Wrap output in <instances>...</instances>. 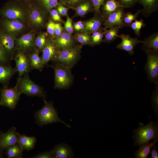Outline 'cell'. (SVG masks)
Wrapping results in <instances>:
<instances>
[{
    "instance_id": "5bb4252c",
    "label": "cell",
    "mask_w": 158,
    "mask_h": 158,
    "mask_svg": "<svg viewBox=\"0 0 158 158\" xmlns=\"http://www.w3.org/2000/svg\"><path fill=\"white\" fill-rule=\"evenodd\" d=\"M118 37L120 38L121 41L117 45L116 48L127 51L131 55L134 53L135 47L142 42V41L139 40L137 38H132L129 35L122 34L118 35Z\"/></svg>"
},
{
    "instance_id": "7c38bea8",
    "label": "cell",
    "mask_w": 158,
    "mask_h": 158,
    "mask_svg": "<svg viewBox=\"0 0 158 158\" xmlns=\"http://www.w3.org/2000/svg\"><path fill=\"white\" fill-rule=\"evenodd\" d=\"M105 20L101 11L95 13V15L90 19L83 22L84 28L83 32L91 34L93 32L102 29V25Z\"/></svg>"
},
{
    "instance_id": "b9f144b4",
    "label": "cell",
    "mask_w": 158,
    "mask_h": 158,
    "mask_svg": "<svg viewBox=\"0 0 158 158\" xmlns=\"http://www.w3.org/2000/svg\"><path fill=\"white\" fill-rule=\"evenodd\" d=\"M125 8L133 7L138 3V0H117Z\"/></svg>"
},
{
    "instance_id": "d4e9b609",
    "label": "cell",
    "mask_w": 158,
    "mask_h": 158,
    "mask_svg": "<svg viewBox=\"0 0 158 158\" xmlns=\"http://www.w3.org/2000/svg\"><path fill=\"white\" fill-rule=\"evenodd\" d=\"M37 142L34 136H28L24 134H20L18 138V143L23 150L28 151L33 150Z\"/></svg>"
},
{
    "instance_id": "f907efd6",
    "label": "cell",
    "mask_w": 158,
    "mask_h": 158,
    "mask_svg": "<svg viewBox=\"0 0 158 158\" xmlns=\"http://www.w3.org/2000/svg\"><path fill=\"white\" fill-rule=\"evenodd\" d=\"M4 151L0 149V158H3L4 157Z\"/></svg>"
},
{
    "instance_id": "603a6c76",
    "label": "cell",
    "mask_w": 158,
    "mask_h": 158,
    "mask_svg": "<svg viewBox=\"0 0 158 158\" xmlns=\"http://www.w3.org/2000/svg\"><path fill=\"white\" fill-rule=\"evenodd\" d=\"M138 3L143 6L141 13L146 17L157 11L158 8V0H138Z\"/></svg>"
},
{
    "instance_id": "7bdbcfd3",
    "label": "cell",
    "mask_w": 158,
    "mask_h": 158,
    "mask_svg": "<svg viewBox=\"0 0 158 158\" xmlns=\"http://www.w3.org/2000/svg\"><path fill=\"white\" fill-rule=\"evenodd\" d=\"M55 23L52 20H49L47 25V32L53 38H55L54 33Z\"/></svg>"
},
{
    "instance_id": "d590c367",
    "label": "cell",
    "mask_w": 158,
    "mask_h": 158,
    "mask_svg": "<svg viewBox=\"0 0 158 158\" xmlns=\"http://www.w3.org/2000/svg\"><path fill=\"white\" fill-rule=\"evenodd\" d=\"M145 24L144 23L143 19L138 20H135L130 24L128 26L135 32V34L138 36H140L141 34L140 30L141 29L145 26Z\"/></svg>"
},
{
    "instance_id": "9c48e42d",
    "label": "cell",
    "mask_w": 158,
    "mask_h": 158,
    "mask_svg": "<svg viewBox=\"0 0 158 158\" xmlns=\"http://www.w3.org/2000/svg\"><path fill=\"white\" fill-rule=\"evenodd\" d=\"M123 7H120L110 14L104 20L103 25L104 29H107L114 26H117L120 28L127 26L123 20L125 13Z\"/></svg>"
},
{
    "instance_id": "f6af8a7d",
    "label": "cell",
    "mask_w": 158,
    "mask_h": 158,
    "mask_svg": "<svg viewBox=\"0 0 158 158\" xmlns=\"http://www.w3.org/2000/svg\"><path fill=\"white\" fill-rule=\"evenodd\" d=\"M56 8V10L60 15L63 16H68V8L64 6L63 4H59Z\"/></svg>"
},
{
    "instance_id": "74e56055",
    "label": "cell",
    "mask_w": 158,
    "mask_h": 158,
    "mask_svg": "<svg viewBox=\"0 0 158 158\" xmlns=\"http://www.w3.org/2000/svg\"><path fill=\"white\" fill-rule=\"evenodd\" d=\"M85 0H61V3L68 8L75 7Z\"/></svg>"
},
{
    "instance_id": "8fae6325",
    "label": "cell",
    "mask_w": 158,
    "mask_h": 158,
    "mask_svg": "<svg viewBox=\"0 0 158 158\" xmlns=\"http://www.w3.org/2000/svg\"><path fill=\"white\" fill-rule=\"evenodd\" d=\"M59 50L56 46L54 40L47 38L46 43L42 51L41 58L44 65L50 61L55 60Z\"/></svg>"
},
{
    "instance_id": "836d02e7",
    "label": "cell",
    "mask_w": 158,
    "mask_h": 158,
    "mask_svg": "<svg viewBox=\"0 0 158 158\" xmlns=\"http://www.w3.org/2000/svg\"><path fill=\"white\" fill-rule=\"evenodd\" d=\"M40 4L45 9L50 11L61 3V0H38Z\"/></svg>"
},
{
    "instance_id": "db71d44e",
    "label": "cell",
    "mask_w": 158,
    "mask_h": 158,
    "mask_svg": "<svg viewBox=\"0 0 158 158\" xmlns=\"http://www.w3.org/2000/svg\"><path fill=\"white\" fill-rule=\"evenodd\" d=\"M1 106V104H0V106Z\"/></svg>"
},
{
    "instance_id": "277c9868",
    "label": "cell",
    "mask_w": 158,
    "mask_h": 158,
    "mask_svg": "<svg viewBox=\"0 0 158 158\" xmlns=\"http://www.w3.org/2000/svg\"><path fill=\"white\" fill-rule=\"evenodd\" d=\"M137 130L135 135V145H141L152 139H158V125L150 121L146 126L142 124Z\"/></svg>"
},
{
    "instance_id": "ac0fdd59",
    "label": "cell",
    "mask_w": 158,
    "mask_h": 158,
    "mask_svg": "<svg viewBox=\"0 0 158 158\" xmlns=\"http://www.w3.org/2000/svg\"><path fill=\"white\" fill-rule=\"evenodd\" d=\"M56 44L60 50L74 46V37L66 32H63L61 35L54 40Z\"/></svg>"
},
{
    "instance_id": "4fadbf2b",
    "label": "cell",
    "mask_w": 158,
    "mask_h": 158,
    "mask_svg": "<svg viewBox=\"0 0 158 158\" xmlns=\"http://www.w3.org/2000/svg\"><path fill=\"white\" fill-rule=\"evenodd\" d=\"M2 16L7 20H17L21 21L25 20V15L23 9L15 4L8 5L1 11Z\"/></svg>"
},
{
    "instance_id": "ba28073f",
    "label": "cell",
    "mask_w": 158,
    "mask_h": 158,
    "mask_svg": "<svg viewBox=\"0 0 158 158\" xmlns=\"http://www.w3.org/2000/svg\"><path fill=\"white\" fill-rule=\"evenodd\" d=\"M14 59L16 62L15 68L18 74V78H20L31 69L30 60L25 52L20 50L17 52Z\"/></svg>"
},
{
    "instance_id": "8d00e7d4",
    "label": "cell",
    "mask_w": 158,
    "mask_h": 158,
    "mask_svg": "<svg viewBox=\"0 0 158 158\" xmlns=\"http://www.w3.org/2000/svg\"><path fill=\"white\" fill-rule=\"evenodd\" d=\"M11 57L0 44V65H9Z\"/></svg>"
},
{
    "instance_id": "cb8c5ba5",
    "label": "cell",
    "mask_w": 158,
    "mask_h": 158,
    "mask_svg": "<svg viewBox=\"0 0 158 158\" xmlns=\"http://www.w3.org/2000/svg\"><path fill=\"white\" fill-rule=\"evenodd\" d=\"M39 8L33 7L31 9L29 19L32 24L37 26L42 25L44 23L45 18L44 14Z\"/></svg>"
},
{
    "instance_id": "f1b7e54d",
    "label": "cell",
    "mask_w": 158,
    "mask_h": 158,
    "mask_svg": "<svg viewBox=\"0 0 158 158\" xmlns=\"http://www.w3.org/2000/svg\"><path fill=\"white\" fill-rule=\"evenodd\" d=\"M23 150L18 142L8 147L5 151V154L8 158H22Z\"/></svg>"
},
{
    "instance_id": "f5cc1de1",
    "label": "cell",
    "mask_w": 158,
    "mask_h": 158,
    "mask_svg": "<svg viewBox=\"0 0 158 158\" xmlns=\"http://www.w3.org/2000/svg\"><path fill=\"white\" fill-rule=\"evenodd\" d=\"M2 133L1 132V131H0V137L1 134H2Z\"/></svg>"
},
{
    "instance_id": "44dd1931",
    "label": "cell",
    "mask_w": 158,
    "mask_h": 158,
    "mask_svg": "<svg viewBox=\"0 0 158 158\" xmlns=\"http://www.w3.org/2000/svg\"><path fill=\"white\" fill-rule=\"evenodd\" d=\"M142 49L145 52H158V33H153L142 41Z\"/></svg>"
},
{
    "instance_id": "e575fe53",
    "label": "cell",
    "mask_w": 158,
    "mask_h": 158,
    "mask_svg": "<svg viewBox=\"0 0 158 158\" xmlns=\"http://www.w3.org/2000/svg\"><path fill=\"white\" fill-rule=\"evenodd\" d=\"M142 11V10H139L134 14H133L130 12L125 13L123 18V23L127 26H128L130 24L136 19Z\"/></svg>"
},
{
    "instance_id": "f546056e",
    "label": "cell",
    "mask_w": 158,
    "mask_h": 158,
    "mask_svg": "<svg viewBox=\"0 0 158 158\" xmlns=\"http://www.w3.org/2000/svg\"><path fill=\"white\" fill-rule=\"evenodd\" d=\"M119 28L118 26H115L108 30L105 29L103 41L109 44L115 40L118 37Z\"/></svg>"
},
{
    "instance_id": "1f68e13d",
    "label": "cell",
    "mask_w": 158,
    "mask_h": 158,
    "mask_svg": "<svg viewBox=\"0 0 158 158\" xmlns=\"http://www.w3.org/2000/svg\"><path fill=\"white\" fill-rule=\"evenodd\" d=\"M73 37L82 45L89 44L91 40L90 34L85 32H77Z\"/></svg>"
},
{
    "instance_id": "4dcf8cb0",
    "label": "cell",
    "mask_w": 158,
    "mask_h": 158,
    "mask_svg": "<svg viewBox=\"0 0 158 158\" xmlns=\"http://www.w3.org/2000/svg\"><path fill=\"white\" fill-rule=\"evenodd\" d=\"M105 29L97 30L92 33L91 35V40L89 45L92 46L100 44L103 41Z\"/></svg>"
},
{
    "instance_id": "3957f363",
    "label": "cell",
    "mask_w": 158,
    "mask_h": 158,
    "mask_svg": "<svg viewBox=\"0 0 158 158\" xmlns=\"http://www.w3.org/2000/svg\"><path fill=\"white\" fill-rule=\"evenodd\" d=\"M52 67L54 71V88L61 89L67 87L73 80L71 68L59 62Z\"/></svg>"
},
{
    "instance_id": "c3c4849f",
    "label": "cell",
    "mask_w": 158,
    "mask_h": 158,
    "mask_svg": "<svg viewBox=\"0 0 158 158\" xmlns=\"http://www.w3.org/2000/svg\"><path fill=\"white\" fill-rule=\"evenodd\" d=\"M157 88L155 90L153 94V103L154 106V109L156 113L158 112V88Z\"/></svg>"
},
{
    "instance_id": "5b68a950",
    "label": "cell",
    "mask_w": 158,
    "mask_h": 158,
    "mask_svg": "<svg viewBox=\"0 0 158 158\" xmlns=\"http://www.w3.org/2000/svg\"><path fill=\"white\" fill-rule=\"evenodd\" d=\"M0 92L1 106L13 110L16 108L21 94L17 84L13 87H3L1 88Z\"/></svg>"
},
{
    "instance_id": "681fc988",
    "label": "cell",
    "mask_w": 158,
    "mask_h": 158,
    "mask_svg": "<svg viewBox=\"0 0 158 158\" xmlns=\"http://www.w3.org/2000/svg\"><path fill=\"white\" fill-rule=\"evenodd\" d=\"M157 147L154 146H153V147L150 153L151 154V158H158V154L157 152L156 151Z\"/></svg>"
},
{
    "instance_id": "2e32d148",
    "label": "cell",
    "mask_w": 158,
    "mask_h": 158,
    "mask_svg": "<svg viewBox=\"0 0 158 158\" xmlns=\"http://www.w3.org/2000/svg\"><path fill=\"white\" fill-rule=\"evenodd\" d=\"M0 44L11 58H13L16 49L13 36L4 32H0Z\"/></svg>"
},
{
    "instance_id": "d6986e66",
    "label": "cell",
    "mask_w": 158,
    "mask_h": 158,
    "mask_svg": "<svg viewBox=\"0 0 158 158\" xmlns=\"http://www.w3.org/2000/svg\"><path fill=\"white\" fill-rule=\"evenodd\" d=\"M54 158H71L74 154L71 148L65 143L59 144L51 150Z\"/></svg>"
},
{
    "instance_id": "8992f818",
    "label": "cell",
    "mask_w": 158,
    "mask_h": 158,
    "mask_svg": "<svg viewBox=\"0 0 158 158\" xmlns=\"http://www.w3.org/2000/svg\"><path fill=\"white\" fill-rule=\"evenodd\" d=\"M81 48V47L74 46L59 50L55 60L71 68L78 59Z\"/></svg>"
},
{
    "instance_id": "4316f807",
    "label": "cell",
    "mask_w": 158,
    "mask_h": 158,
    "mask_svg": "<svg viewBox=\"0 0 158 158\" xmlns=\"http://www.w3.org/2000/svg\"><path fill=\"white\" fill-rule=\"evenodd\" d=\"M30 63L31 68L41 71L43 68V64L41 57L39 55V51L36 49L28 55Z\"/></svg>"
},
{
    "instance_id": "ee69618b",
    "label": "cell",
    "mask_w": 158,
    "mask_h": 158,
    "mask_svg": "<svg viewBox=\"0 0 158 158\" xmlns=\"http://www.w3.org/2000/svg\"><path fill=\"white\" fill-rule=\"evenodd\" d=\"M50 14L52 19L56 22L59 23L63 22L59 14L56 9H52L50 10Z\"/></svg>"
},
{
    "instance_id": "7dc6e473",
    "label": "cell",
    "mask_w": 158,
    "mask_h": 158,
    "mask_svg": "<svg viewBox=\"0 0 158 158\" xmlns=\"http://www.w3.org/2000/svg\"><path fill=\"white\" fill-rule=\"evenodd\" d=\"M63 28L60 23H55L54 33L55 38H56L59 36L62 33Z\"/></svg>"
},
{
    "instance_id": "bcb514c9",
    "label": "cell",
    "mask_w": 158,
    "mask_h": 158,
    "mask_svg": "<svg viewBox=\"0 0 158 158\" xmlns=\"http://www.w3.org/2000/svg\"><path fill=\"white\" fill-rule=\"evenodd\" d=\"M74 29L77 32H82L84 28V25L83 22L79 21L73 24Z\"/></svg>"
},
{
    "instance_id": "f35d334b",
    "label": "cell",
    "mask_w": 158,
    "mask_h": 158,
    "mask_svg": "<svg viewBox=\"0 0 158 158\" xmlns=\"http://www.w3.org/2000/svg\"><path fill=\"white\" fill-rule=\"evenodd\" d=\"M64 28L66 31L71 35L73 32V28L72 19L68 17L67 16L66 21L64 23Z\"/></svg>"
},
{
    "instance_id": "6da1fadb",
    "label": "cell",
    "mask_w": 158,
    "mask_h": 158,
    "mask_svg": "<svg viewBox=\"0 0 158 158\" xmlns=\"http://www.w3.org/2000/svg\"><path fill=\"white\" fill-rule=\"evenodd\" d=\"M43 101L44 105L34 115L35 122L39 126L42 127L44 125L59 122L63 123L68 127H71L59 117L57 110L52 101L48 102L46 99Z\"/></svg>"
},
{
    "instance_id": "7a4b0ae2",
    "label": "cell",
    "mask_w": 158,
    "mask_h": 158,
    "mask_svg": "<svg viewBox=\"0 0 158 158\" xmlns=\"http://www.w3.org/2000/svg\"><path fill=\"white\" fill-rule=\"evenodd\" d=\"M16 84L21 94L29 96L42 97L43 100L46 99V93L43 89L30 79L28 73L18 78Z\"/></svg>"
},
{
    "instance_id": "7402d4cb",
    "label": "cell",
    "mask_w": 158,
    "mask_h": 158,
    "mask_svg": "<svg viewBox=\"0 0 158 158\" xmlns=\"http://www.w3.org/2000/svg\"><path fill=\"white\" fill-rule=\"evenodd\" d=\"M101 13L105 19L111 14L120 7L121 5L116 0H106L101 6Z\"/></svg>"
},
{
    "instance_id": "52a82bcc",
    "label": "cell",
    "mask_w": 158,
    "mask_h": 158,
    "mask_svg": "<svg viewBox=\"0 0 158 158\" xmlns=\"http://www.w3.org/2000/svg\"><path fill=\"white\" fill-rule=\"evenodd\" d=\"M145 70L150 82L158 84V52H147Z\"/></svg>"
},
{
    "instance_id": "83f0119b",
    "label": "cell",
    "mask_w": 158,
    "mask_h": 158,
    "mask_svg": "<svg viewBox=\"0 0 158 158\" xmlns=\"http://www.w3.org/2000/svg\"><path fill=\"white\" fill-rule=\"evenodd\" d=\"M158 139H154L151 143H146L142 145L135 152V156L137 158H146L150 153V150L152 147L155 145Z\"/></svg>"
},
{
    "instance_id": "484cf974",
    "label": "cell",
    "mask_w": 158,
    "mask_h": 158,
    "mask_svg": "<svg viewBox=\"0 0 158 158\" xmlns=\"http://www.w3.org/2000/svg\"><path fill=\"white\" fill-rule=\"evenodd\" d=\"M75 10L74 17H82L87 13L93 11V8L90 0H85L77 6L70 7Z\"/></svg>"
},
{
    "instance_id": "ffe728a7",
    "label": "cell",
    "mask_w": 158,
    "mask_h": 158,
    "mask_svg": "<svg viewBox=\"0 0 158 158\" xmlns=\"http://www.w3.org/2000/svg\"><path fill=\"white\" fill-rule=\"evenodd\" d=\"M16 72L15 68L9 65H0V83L3 87L8 86L10 80Z\"/></svg>"
},
{
    "instance_id": "816d5d0a",
    "label": "cell",
    "mask_w": 158,
    "mask_h": 158,
    "mask_svg": "<svg viewBox=\"0 0 158 158\" xmlns=\"http://www.w3.org/2000/svg\"><path fill=\"white\" fill-rule=\"evenodd\" d=\"M22 0L23 1H25V2H29L31 1V0Z\"/></svg>"
},
{
    "instance_id": "9a60e30c",
    "label": "cell",
    "mask_w": 158,
    "mask_h": 158,
    "mask_svg": "<svg viewBox=\"0 0 158 158\" xmlns=\"http://www.w3.org/2000/svg\"><path fill=\"white\" fill-rule=\"evenodd\" d=\"M33 34L27 33L19 38L16 41V49L18 50L26 52L35 47Z\"/></svg>"
},
{
    "instance_id": "60d3db41",
    "label": "cell",
    "mask_w": 158,
    "mask_h": 158,
    "mask_svg": "<svg viewBox=\"0 0 158 158\" xmlns=\"http://www.w3.org/2000/svg\"><path fill=\"white\" fill-rule=\"evenodd\" d=\"M31 158H54V154L51 150L40 153L31 157Z\"/></svg>"
},
{
    "instance_id": "ab89813d",
    "label": "cell",
    "mask_w": 158,
    "mask_h": 158,
    "mask_svg": "<svg viewBox=\"0 0 158 158\" xmlns=\"http://www.w3.org/2000/svg\"><path fill=\"white\" fill-rule=\"evenodd\" d=\"M106 0H90L93 6V11L95 13L100 11V8Z\"/></svg>"
},
{
    "instance_id": "30bf717a",
    "label": "cell",
    "mask_w": 158,
    "mask_h": 158,
    "mask_svg": "<svg viewBox=\"0 0 158 158\" xmlns=\"http://www.w3.org/2000/svg\"><path fill=\"white\" fill-rule=\"evenodd\" d=\"M20 134L14 127L9 129L6 133H2L0 137V149L6 151L9 147L18 142Z\"/></svg>"
},
{
    "instance_id": "d6a6232c",
    "label": "cell",
    "mask_w": 158,
    "mask_h": 158,
    "mask_svg": "<svg viewBox=\"0 0 158 158\" xmlns=\"http://www.w3.org/2000/svg\"><path fill=\"white\" fill-rule=\"evenodd\" d=\"M47 33L42 32L40 33L35 39V47L39 51H42L45 46L47 41Z\"/></svg>"
},
{
    "instance_id": "e0dca14e",
    "label": "cell",
    "mask_w": 158,
    "mask_h": 158,
    "mask_svg": "<svg viewBox=\"0 0 158 158\" xmlns=\"http://www.w3.org/2000/svg\"><path fill=\"white\" fill-rule=\"evenodd\" d=\"M4 32L13 36L21 32L24 28V24L21 21L15 20H7L2 23Z\"/></svg>"
}]
</instances>
